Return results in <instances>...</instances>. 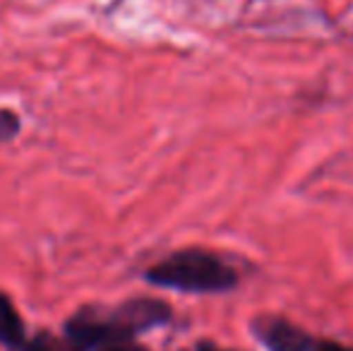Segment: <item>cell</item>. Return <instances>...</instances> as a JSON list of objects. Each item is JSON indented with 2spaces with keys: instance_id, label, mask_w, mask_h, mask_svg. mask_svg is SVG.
<instances>
[{
  "instance_id": "obj_4",
  "label": "cell",
  "mask_w": 353,
  "mask_h": 351,
  "mask_svg": "<svg viewBox=\"0 0 353 351\" xmlns=\"http://www.w3.org/2000/svg\"><path fill=\"white\" fill-rule=\"evenodd\" d=\"M24 320L17 313L14 303L10 301V296H5L0 291V344L8 349H22L27 342V332H24Z\"/></svg>"
},
{
  "instance_id": "obj_9",
  "label": "cell",
  "mask_w": 353,
  "mask_h": 351,
  "mask_svg": "<svg viewBox=\"0 0 353 351\" xmlns=\"http://www.w3.org/2000/svg\"><path fill=\"white\" fill-rule=\"evenodd\" d=\"M195 351H231V349H223V347H219V344H214V342H197V347Z\"/></svg>"
},
{
  "instance_id": "obj_7",
  "label": "cell",
  "mask_w": 353,
  "mask_h": 351,
  "mask_svg": "<svg viewBox=\"0 0 353 351\" xmlns=\"http://www.w3.org/2000/svg\"><path fill=\"white\" fill-rule=\"evenodd\" d=\"M312 351H353V347H346V344L336 342V339H320L317 337L315 349Z\"/></svg>"
},
{
  "instance_id": "obj_2",
  "label": "cell",
  "mask_w": 353,
  "mask_h": 351,
  "mask_svg": "<svg viewBox=\"0 0 353 351\" xmlns=\"http://www.w3.org/2000/svg\"><path fill=\"white\" fill-rule=\"evenodd\" d=\"M144 279L181 294H228L241 284L238 270L210 248H181L147 267Z\"/></svg>"
},
{
  "instance_id": "obj_6",
  "label": "cell",
  "mask_w": 353,
  "mask_h": 351,
  "mask_svg": "<svg viewBox=\"0 0 353 351\" xmlns=\"http://www.w3.org/2000/svg\"><path fill=\"white\" fill-rule=\"evenodd\" d=\"M19 132V116L12 111H0V142L12 140Z\"/></svg>"
},
{
  "instance_id": "obj_5",
  "label": "cell",
  "mask_w": 353,
  "mask_h": 351,
  "mask_svg": "<svg viewBox=\"0 0 353 351\" xmlns=\"http://www.w3.org/2000/svg\"><path fill=\"white\" fill-rule=\"evenodd\" d=\"M19 351H74L65 337H53L48 332H39L34 339H27Z\"/></svg>"
},
{
  "instance_id": "obj_1",
  "label": "cell",
  "mask_w": 353,
  "mask_h": 351,
  "mask_svg": "<svg viewBox=\"0 0 353 351\" xmlns=\"http://www.w3.org/2000/svg\"><path fill=\"white\" fill-rule=\"evenodd\" d=\"M173 318V310L161 299H130L111 308L84 305L63 325V337L74 351H99L111 344L135 342L137 334L161 328Z\"/></svg>"
},
{
  "instance_id": "obj_8",
  "label": "cell",
  "mask_w": 353,
  "mask_h": 351,
  "mask_svg": "<svg viewBox=\"0 0 353 351\" xmlns=\"http://www.w3.org/2000/svg\"><path fill=\"white\" fill-rule=\"evenodd\" d=\"M99 351H149V349L142 347V344H137V342H123V344H111V347H103Z\"/></svg>"
},
{
  "instance_id": "obj_3",
  "label": "cell",
  "mask_w": 353,
  "mask_h": 351,
  "mask_svg": "<svg viewBox=\"0 0 353 351\" xmlns=\"http://www.w3.org/2000/svg\"><path fill=\"white\" fill-rule=\"evenodd\" d=\"M252 334L267 351H312L317 337L293 320L274 313H262L252 320Z\"/></svg>"
}]
</instances>
